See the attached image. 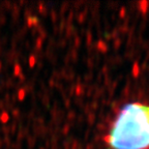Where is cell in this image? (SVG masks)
Listing matches in <instances>:
<instances>
[{
    "instance_id": "1",
    "label": "cell",
    "mask_w": 149,
    "mask_h": 149,
    "mask_svg": "<svg viewBox=\"0 0 149 149\" xmlns=\"http://www.w3.org/2000/svg\"><path fill=\"white\" fill-rule=\"evenodd\" d=\"M114 149H145L149 146V106L126 105L117 117L109 137Z\"/></svg>"
}]
</instances>
